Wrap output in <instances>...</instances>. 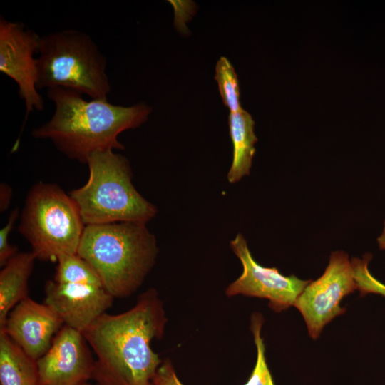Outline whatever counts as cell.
<instances>
[{
    "label": "cell",
    "mask_w": 385,
    "mask_h": 385,
    "mask_svg": "<svg viewBox=\"0 0 385 385\" xmlns=\"http://www.w3.org/2000/svg\"><path fill=\"white\" fill-rule=\"evenodd\" d=\"M371 257V254H366L362 258L353 257L351 260L357 289L361 297L368 294L385 297V284L374 277L369 270Z\"/></svg>",
    "instance_id": "cell-18"
},
{
    "label": "cell",
    "mask_w": 385,
    "mask_h": 385,
    "mask_svg": "<svg viewBox=\"0 0 385 385\" xmlns=\"http://www.w3.org/2000/svg\"><path fill=\"white\" fill-rule=\"evenodd\" d=\"M168 318L158 291L149 288L130 309L104 313L83 334L96 359V385H150L163 360L151 348L164 334Z\"/></svg>",
    "instance_id": "cell-1"
},
{
    "label": "cell",
    "mask_w": 385,
    "mask_h": 385,
    "mask_svg": "<svg viewBox=\"0 0 385 385\" xmlns=\"http://www.w3.org/2000/svg\"><path fill=\"white\" fill-rule=\"evenodd\" d=\"M12 197L10 186L4 183L0 185V210L4 212L9 207Z\"/></svg>",
    "instance_id": "cell-21"
},
{
    "label": "cell",
    "mask_w": 385,
    "mask_h": 385,
    "mask_svg": "<svg viewBox=\"0 0 385 385\" xmlns=\"http://www.w3.org/2000/svg\"><path fill=\"white\" fill-rule=\"evenodd\" d=\"M215 79L224 105L230 112L242 110L237 76L230 61L224 56L220 57L216 63Z\"/></svg>",
    "instance_id": "cell-16"
},
{
    "label": "cell",
    "mask_w": 385,
    "mask_h": 385,
    "mask_svg": "<svg viewBox=\"0 0 385 385\" xmlns=\"http://www.w3.org/2000/svg\"><path fill=\"white\" fill-rule=\"evenodd\" d=\"M356 289L348 255L344 251L332 252L322 275L304 288L294 305L302 315L312 339H317L329 322L345 312L346 308L340 303Z\"/></svg>",
    "instance_id": "cell-8"
},
{
    "label": "cell",
    "mask_w": 385,
    "mask_h": 385,
    "mask_svg": "<svg viewBox=\"0 0 385 385\" xmlns=\"http://www.w3.org/2000/svg\"><path fill=\"white\" fill-rule=\"evenodd\" d=\"M89 176L81 187L68 192L86 225L115 222L147 224L157 207L132 183L128 159L113 150L98 151L87 160Z\"/></svg>",
    "instance_id": "cell-4"
},
{
    "label": "cell",
    "mask_w": 385,
    "mask_h": 385,
    "mask_svg": "<svg viewBox=\"0 0 385 385\" xmlns=\"http://www.w3.org/2000/svg\"><path fill=\"white\" fill-rule=\"evenodd\" d=\"M81 385H91V384L90 383H88V382H86V383L82 384Z\"/></svg>",
    "instance_id": "cell-23"
},
{
    "label": "cell",
    "mask_w": 385,
    "mask_h": 385,
    "mask_svg": "<svg viewBox=\"0 0 385 385\" xmlns=\"http://www.w3.org/2000/svg\"><path fill=\"white\" fill-rule=\"evenodd\" d=\"M77 255L114 298L130 296L143 283L158 255L155 235L145 223L86 225Z\"/></svg>",
    "instance_id": "cell-3"
},
{
    "label": "cell",
    "mask_w": 385,
    "mask_h": 385,
    "mask_svg": "<svg viewBox=\"0 0 385 385\" xmlns=\"http://www.w3.org/2000/svg\"><path fill=\"white\" fill-rule=\"evenodd\" d=\"M230 247L240 260L242 272L225 289L227 297L243 295L266 299L270 308L279 313L294 306L298 297L312 282L293 274L284 276L276 267L260 265L252 257L245 238L240 233L230 241Z\"/></svg>",
    "instance_id": "cell-9"
},
{
    "label": "cell",
    "mask_w": 385,
    "mask_h": 385,
    "mask_svg": "<svg viewBox=\"0 0 385 385\" xmlns=\"http://www.w3.org/2000/svg\"><path fill=\"white\" fill-rule=\"evenodd\" d=\"M378 246L380 250H385V221L380 235L376 239Z\"/></svg>",
    "instance_id": "cell-22"
},
{
    "label": "cell",
    "mask_w": 385,
    "mask_h": 385,
    "mask_svg": "<svg viewBox=\"0 0 385 385\" xmlns=\"http://www.w3.org/2000/svg\"><path fill=\"white\" fill-rule=\"evenodd\" d=\"M36 260L32 252H18L0 272V329L11 309L28 297V284Z\"/></svg>",
    "instance_id": "cell-13"
},
{
    "label": "cell",
    "mask_w": 385,
    "mask_h": 385,
    "mask_svg": "<svg viewBox=\"0 0 385 385\" xmlns=\"http://www.w3.org/2000/svg\"><path fill=\"white\" fill-rule=\"evenodd\" d=\"M1 385H40L36 360L0 330Z\"/></svg>",
    "instance_id": "cell-15"
},
{
    "label": "cell",
    "mask_w": 385,
    "mask_h": 385,
    "mask_svg": "<svg viewBox=\"0 0 385 385\" xmlns=\"http://www.w3.org/2000/svg\"><path fill=\"white\" fill-rule=\"evenodd\" d=\"M47 96L55 105L53 115L32 135L49 140L63 155L83 164L96 152L124 149L118 135L140 126L152 111L143 103L123 106L108 99L86 101L80 93L63 87L47 89Z\"/></svg>",
    "instance_id": "cell-2"
},
{
    "label": "cell",
    "mask_w": 385,
    "mask_h": 385,
    "mask_svg": "<svg viewBox=\"0 0 385 385\" xmlns=\"http://www.w3.org/2000/svg\"><path fill=\"white\" fill-rule=\"evenodd\" d=\"M228 125L233 154L227 178L229 183H235L250 175L257 138L254 132L255 121L244 109L230 112Z\"/></svg>",
    "instance_id": "cell-14"
},
{
    "label": "cell",
    "mask_w": 385,
    "mask_h": 385,
    "mask_svg": "<svg viewBox=\"0 0 385 385\" xmlns=\"http://www.w3.org/2000/svg\"><path fill=\"white\" fill-rule=\"evenodd\" d=\"M264 319L261 313L255 312L250 318V329L257 349V359L248 381L244 385H275L269 369L266 357L265 346L261 336Z\"/></svg>",
    "instance_id": "cell-17"
},
{
    "label": "cell",
    "mask_w": 385,
    "mask_h": 385,
    "mask_svg": "<svg viewBox=\"0 0 385 385\" xmlns=\"http://www.w3.org/2000/svg\"><path fill=\"white\" fill-rule=\"evenodd\" d=\"M152 383L154 385H183L168 359L162 361L152 379Z\"/></svg>",
    "instance_id": "cell-20"
},
{
    "label": "cell",
    "mask_w": 385,
    "mask_h": 385,
    "mask_svg": "<svg viewBox=\"0 0 385 385\" xmlns=\"http://www.w3.org/2000/svg\"><path fill=\"white\" fill-rule=\"evenodd\" d=\"M44 290V303L59 315L64 324L82 333L106 312L114 299L77 254L58 259L53 277L46 282Z\"/></svg>",
    "instance_id": "cell-7"
},
{
    "label": "cell",
    "mask_w": 385,
    "mask_h": 385,
    "mask_svg": "<svg viewBox=\"0 0 385 385\" xmlns=\"http://www.w3.org/2000/svg\"><path fill=\"white\" fill-rule=\"evenodd\" d=\"M83 333L64 324L36 361L40 385H81L91 379L94 359Z\"/></svg>",
    "instance_id": "cell-11"
},
{
    "label": "cell",
    "mask_w": 385,
    "mask_h": 385,
    "mask_svg": "<svg viewBox=\"0 0 385 385\" xmlns=\"http://www.w3.org/2000/svg\"><path fill=\"white\" fill-rule=\"evenodd\" d=\"M150 385H154L152 382L150 384Z\"/></svg>",
    "instance_id": "cell-24"
},
{
    "label": "cell",
    "mask_w": 385,
    "mask_h": 385,
    "mask_svg": "<svg viewBox=\"0 0 385 385\" xmlns=\"http://www.w3.org/2000/svg\"><path fill=\"white\" fill-rule=\"evenodd\" d=\"M85 227L76 202L61 187L38 182L31 188L19 232L36 259L57 262L62 256L77 254Z\"/></svg>",
    "instance_id": "cell-6"
},
{
    "label": "cell",
    "mask_w": 385,
    "mask_h": 385,
    "mask_svg": "<svg viewBox=\"0 0 385 385\" xmlns=\"http://www.w3.org/2000/svg\"><path fill=\"white\" fill-rule=\"evenodd\" d=\"M41 36L21 22L0 18V71L18 85L26 106L25 120L34 111H41L44 101L36 88L37 59Z\"/></svg>",
    "instance_id": "cell-10"
},
{
    "label": "cell",
    "mask_w": 385,
    "mask_h": 385,
    "mask_svg": "<svg viewBox=\"0 0 385 385\" xmlns=\"http://www.w3.org/2000/svg\"><path fill=\"white\" fill-rule=\"evenodd\" d=\"M19 211L18 208L14 209L9 214L8 221L0 230V265L3 267L15 255L18 253V248L10 245L9 235L18 219Z\"/></svg>",
    "instance_id": "cell-19"
},
{
    "label": "cell",
    "mask_w": 385,
    "mask_h": 385,
    "mask_svg": "<svg viewBox=\"0 0 385 385\" xmlns=\"http://www.w3.org/2000/svg\"><path fill=\"white\" fill-rule=\"evenodd\" d=\"M63 325L62 319L51 307L28 297L11 309L0 330H4L29 356L37 361L48 350Z\"/></svg>",
    "instance_id": "cell-12"
},
{
    "label": "cell",
    "mask_w": 385,
    "mask_h": 385,
    "mask_svg": "<svg viewBox=\"0 0 385 385\" xmlns=\"http://www.w3.org/2000/svg\"><path fill=\"white\" fill-rule=\"evenodd\" d=\"M38 53V90L63 87L108 99L106 59L88 34L72 29L50 33L41 37Z\"/></svg>",
    "instance_id": "cell-5"
}]
</instances>
